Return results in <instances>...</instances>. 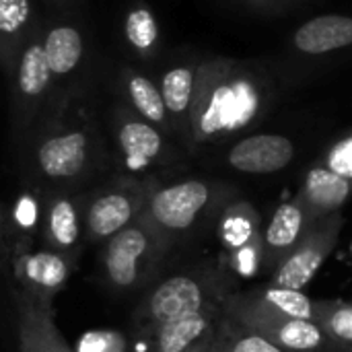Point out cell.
<instances>
[{"label":"cell","mask_w":352,"mask_h":352,"mask_svg":"<svg viewBox=\"0 0 352 352\" xmlns=\"http://www.w3.org/2000/svg\"><path fill=\"white\" fill-rule=\"evenodd\" d=\"M74 352H128V338L116 330H93L80 336Z\"/></svg>","instance_id":"83f0119b"},{"label":"cell","mask_w":352,"mask_h":352,"mask_svg":"<svg viewBox=\"0 0 352 352\" xmlns=\"http://www.w3.org/2000/svg\"><path fill=\"white\" fill-rule=\"evenodd\" d=\"M128 352H130V351H128Z\"/></svg>","instance_id":"d6a6232c"},{"label":"cell","mask_w":352,"mask_h":352,"mask_svg":"<svg viewBox=\"0 0 352 352\" xmlns=\"http://www.w3.org/2000/svg\"><path fill=\"white\" fill-rule=\"evenodd\" d=\"M196 70H198V62L186 60L165 68L157 80L165 111L173 128V136L179 138L184 144L188 140V120L194 99Z\"/></svg>","instance_id":"44dd1931"},{"label":"cell","mask_w":352,"mask_h":352,"mask_svg":"<svg viewBox=\"0 0 352 352\" xmlns=\"http://www.w3.org/2000/svg\"><path fill=\"white\" fill-rule=\"evenodd\" d=\"M352 43V19L344 12L318 14L299 25L291 37V47L299 56L324 58L346 50Z\"/></svg>","instance_id":"ac0fdd59"},{"label":"cell","mask_w":352,"mask_h":352,"mask_svg":"<svg viewBox=\"0 0 352 352\" xmlns=\"http://www.w3.org/2000/svg\"><path fill=\"white\" fill-rule=\"evenodd\" d=\"M118 91L120 101L128 109H132L136 116H140L142 120L159 128L163 134L173 138V128L155 78H151L148 74L134 66H126L118 72Z\"/></svg>","instance_id":"ffe728a7"},{"label":"cell","mask_w":352,"mask_h":352,"mask_svg":"<svg viewBox=\"0 0 352 352\" xmlns=\"http://www.w3.org/2000/svg\"><path fill=\"white\" fill-rule=\"evenodd\" d=\"M50 2H54V4H66V2H70V0H50Z\"/></svg>","instance_id":"1f68e13d"},{"label":"cell","mask_w":352,"mask_h":352,"mask_svg":"<svg viewBox=\"0 0 352 352\" xmlns=\"http://www.w3.org/2000/svg\"><path fill=\"white\" fill-rule=\"evenodd\" d=\"M233 198L237 196L231 184L202 177L157 184L151 177L140 221L173 248Z\"/></svg>","instance_id":"3957f363"},{"label":"cell","mask_w":352,"mask_h":352,"mask_svg":"<svg viewBox=\"0 0 352 352\" xmlns=\"http://www.w3.org/2000/svg\"><path fill=\"white\" fill-rule=\"evenodd\" d=\"M74 268L76 262L47 248L21 250L12 254L10 260V272L16 280V289L47 307H54L56 295L66 287Z\"/></svg>","instance_id":"7c38bea8"},{"label":"cell","mask_w":352,"mask_h":352,"mask_svg":"<svg viewBox=\"0 0 352 352\" xmlns=\"http://www.w3.org/2000/svg\"><path fill=\"white\" fill-rule=\"evenodd\" d=\"M221 316L223 309L214 307L134 332L140 342L138 352H204L217 332Z\"/></svg>","instance_id":"4fadbf2b"},{"label":"cell","mask_w":352,"mask_h":352,"mask_svg":"<svg viewBox=\"0 0 352 352\" xmlns=\"http://www.w3.org/2000/svg\"><path fill=\"white\" fill-rule=\"evenodd\" d=\"M122 33L130 50L144 62H151L161 52V29L157 14L144 6L134 4L128 8L122 25Z\"/></svg>","instance_id":"d4e9b609"},{"label":"cell","mask_w":352,"mask_h":352,"mask_svg":"<svg viewBox=\"0 0 352 352\" xmlns=\"http://www.w3.org/2000/svg\"><path fill=\"white\" fill-rule=\"evenodd\" d=\"M314 219L295 194L285 200L270 221L262 225V252H264V270L272 272L278 262L299 243V239L307 233Z\"/></svg>","instance_id":"e0dca14e"},{"label":"cell","mask_w":352,"mask_h":352,"mask_svg":"<svg viewBox=\"0 0 352 352\" xmlns=\"http://www.w3.org/2000/svg\"><path fill=\"white\" fill-rule=\"evenodd\" d=\"M342 227H344L342 210L314 221L307 233L299 239V243L272 270L268 285L280 289L305 291V287L316 278V274L326 264V260L334 254L340 241Z\"/></svg>","instance_id":"30bf717a"},{"label":"cell","mask_w":352,"mask_h":352,"mask_svg":"<svg viewBox=\"0 0 352 352\" xmlns=\"http://www.w3.org/2000/svg\"><path fill=\"white\" fill-rule=\"evenodd\" d=\"M297 155L295 142L285 134H243L235 138L225 155L233 171L248 175H272L287 169Z\"/></svg>","instance_id":"9a60e30c"},{"label":"cell","mask_w":352,"mask_h":352,"mask_svg":"<svg viewBox=\"0 0 352 352\" xmlns=\"http://www.w3.org/2000/svg\"><path fill=\"white\" fill-rule=\"evenodd\" d=\"M12 260V250L8 245V229H6V219L0 206V270L6 272V268L10 266Z\"/></svg>","instance_id":"4dcf8cb0"},{"label":"cell","mask_w":352,"mask_h":352,"mask_svg":"<svg viewBox=\"0 0 352 352\" xmlns=\"http://www.w3.org/2000/svg\"><path fill=\"white\" fill-rule=\"evenodd\" d=\"M311 322L338 346L352 351V309L351 303L336 299H314Z\"/></svg>","instance_id":"4316f807"},{"label":"cell","mask_w":352,"mask_h":352,"mask_svg":"<svg viewBox=\"0 0 352 352\" xmlns=\"http://www.w3.org/2000/svg\"><path fill=\"white\" fill-rule=\"evenodd\" d=\"M43 248L78 262L82 250V196L72 192H47L41 210Z\"/></svg>","instance_id":"5bb4252c"},{"label":"cell","mask_w":352,"mask_h":352,"mask_svg":"<svg viewBox=\"0 0 352 352\" xmlns=\"http://www.w3.org/2000/svg\"><path fill=\"white\" fill-rule=\"evenodd\" d=\"M19 352H74L56 326L54 307L14 291Z\"/></svg>","instance_id":"2e32d148"},{"label":"cell","mask_w":352,"mask_h":352,"mask_svg":"<svg viewBox=\"0 0 352 352\" xmlns=\"http://www.w3.org/2000/svg\"><path fill=\"white\" fill-rule=\"evenodd\" d=\"M171 248L140 219L103 243L101 272L116 293H136L159 272Z\"/></svg>","instance_id":"5b68a950"},{"label":"cell","mask_w":352,"mask_h":352,"mask_svg":"<svg viewBox=\"0 0 352 352\" xmlns=\"http://www.w3.org/2000/svg\"><path fill=\"white\" fill-rule=\"evenodd\" d=\"M223 316L231 322L264 336L276 346L289 352H352L332 342L314 322L287 318L280 314H270L254 309L233 301L229 295L223 301Z\"/></svg>","instance_id":"9c48e42d"},{"label":"cell","mask_w":352,"mask_h":352,"mask_svg":"<svg viewBox=\"0 0 352 352\" xmlns=\"http://www.w3.org/2000/svg\"><path fill=\"white\" fill-rule=\"evenodd\" d=\"M241 4L254 8V10H262V12H270V14H278L285 12L289 8H293L295 4H299L301 0H239Z\"/></svg>","instance_id":"f546056e"},{"label":"cell","mask_w":352,"mask_h":352,"mask_svg":"<svg viewBox=\"0 0 352 352\" xmlns=\"http://www.w3.org/2000/svg\"><path fill=\"white\" fill-rule=\"evenodd\" d=\"M111 138L126 175L144 177L151 169L175 161L171 138L128 109L122 101L111 111Z\"/></svg>","instance_id":"ba28073f"},{"label":"cell","mask_w":352,"mask_h":352,"mask_svg":"<svg viewBox=\"0 0 352 352\" xmlns=\"http://www.w3.org/2000/svg\"><path fill=\"white\" fill-rule=\"evenodd\" d=\"M349 194H351V179L332 173L320 161L309 167L297 192L299 200L303 202V206L307 208L314 221L340 212L349 200Z\"/></svg>","instance_id":"7402d4cb"},{"label":"cell","mask_w":352,"mask_h":352,"mask_svg":"<svg viewBox=\"0 0 352 352\" xmlns=\"http://www.w3.org/2000/svg\"><path fill=\"white\" fill-rule=\"evenodd\" d=\"M41 50L52 74V82L68 80L80 66L87 54L82 29L70 21H54L41 27Z\"/></svg>","instance_id":"d6986e66"},{"label":"cell","mask_w":352,"mask_h":352,"mask_svg":"<svg viewBox=\"0 0 352 352\" xmlns=\"http://www.w3.org/2000/svg\"><path fill=\"white\" fill-rule=\"evenodd\" d=\"M231 291L233 289L227 274L212 262L171 274L169 278L157 283L134 309V332H142L204 309L223 307V301Z\"/></svg>","instance_id":"277c9868"},{"label":"cell","mask_w":352,"mask_h":352,"mask_svg":"<svg viewBox=\"0 0 352 352\" xmlns=\"http://www.w3.org/2000/svg\"><path fill=\"white\" fill-rule=\"evenodd\" d=\"M29 140V173L45 192H72L107 161L105 138L78 89L52 91Z\"/></svg>","instance_id":"7a4b0ae2"},{"label":"cell","mask_w":352,"mask_h":352,"mask_svg":"<svg viewBox=\"0 0 352 352\" xmlns=\"http://www.w3.org/2000/svg\"><path fill=\"white\" fill-rule=\"evenodd\" d=\"M326 169H330L332 173L352 179V138L351 134H342L340 138H336L330 148L326 151L324 159L320 161Z\"/></svg>","instance_id":"f1b7e54d"},{"label":"cell","mask_w":352,"mask_h":352,"mask_svg":"<svg viewBox=\"0 0 352 352\" xmlns=\"http://www.w3.org/2000/svg\"><path fill=\"white\" fill-rule=\"evenodd\" d=\"M274 101L276 85L262 64L225 56L198 62L186 146L196 153L233 142L256 128Z\"/></svg>","instance_id":"6da1fadb"},{"label":"cell","mask_w":352,"mask_h":352,"mask_svg":"<svg viewBox=\"0 0 352 352\" xmlns=\"http://www.w3.org/2000/svg\"><path fill=\"white\" fill-rule=\"evenodd\" d=\"M12 78V124L16 136L25 138L37 124L50 95L52 74L41 50V27L33 25L25 35L8 72Z\"/></svg>","instance_id":"52a82bcc"},{"label":"cell","mask_w":352,"mask_h":352,"mask_svg":"<svg viewBox=\"0 0 352 352\" xmlns=\"http://www.w3.org/2000/svg\"><path fill=\"white\" fill-rule=\"evenodd\" d=\"M229 297L241 305L270 311V314H280L287 318L311 322V316H314V299L305 295V291L262 285V287H254L245 291H231Z\"/></svg>","instance_id":"603a6c76"},{"label":"cell","mask_w":352,"mask_h":352,"mask_svg":"<svg viewBox=\"0 0 352 352\" xmlns=\"http://www.w3.org/2000/svg\"><path fill=\"white\" fill-rule=\"evenodd\" d=\"M33 25L31 0H0V66L6 74Z\"/></svg>","instance_id":"cb8c5ba5"},{"label":"cell","mask_w":352,"mask_h":352,"mask_svg":"<svg viewBox=\"0 0 352 352\" xmlns=\"http://www.w3.org/2000/svg\"><path fill=\"white\" fill-rule=\"evenodd\" d=\"M204 352H289L274 342L266 340L264 336L231 322L229 318L221 316L217 332Z\"/></svg>","instance_id":"484cf974"},{"label":"cell","mask_w":352,"mask_h":352,"mask_svg":"<svg viewBox=\"0 0 352 352\" xmlns=\"http://www.w3.org/2000/svg\"><path fill=\"white\" fill-rule=\"evenodd\" d=\"M262 217L258 208L241 198H233L219 210L217 239L223 250V262L231 268H252L262 258Z\"/></svg>","instance_id":"8fae6325"},{"label":"cell","mask_w":352,"mask_h":352,"mask_svg":"<svg viewBox=\"0 0 352 352\" xmlns=\"http://www.w3.org/2000/svg\"><path fill=\"white\" fill-rule=\"evenodd\" d=\"M151 177L118 175L82 198V235L103 245L109 237L140 219Z\"/></svg>","instance_id":"8992f818"}]
</instances>
